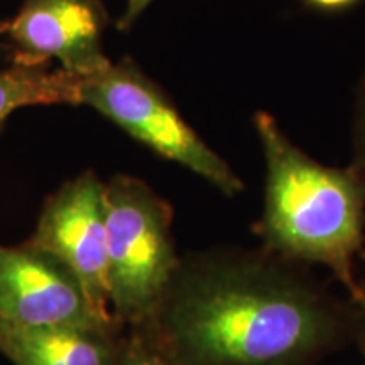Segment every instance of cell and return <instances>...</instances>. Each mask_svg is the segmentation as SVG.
I'll return each instance as SVG.
<instances>
[{"mask_svg": "<svg viewBox=\"0 0 365 365\" xmlns=\"http://www.w3.org/2000/svg\"><path fill=\"white\" fill-rule=\"evenodd\" d=\"M81 76L44 65H17L0 71V125L9 113L29 105L81 103Z\"/></svg>", "mask_w": 365, "mask_h": 365, "instance_id": "9c48e42d", "label": "cell"}, {"mask_svg": "<svg viewBox=\"0 0 365 365\" xmlns=\"http://www.w3.org/2000/svg\"><path fill=\"white\" fill-rule=\"evenodd\" d=\"M103 188L93 171L68 181L46 200L29 240L66 262L83 282L97 312L115 322L108 299Z\"/></svg>", "mask_w": 365, "mask_h": 365, "instance_id": "8992f818", "label": "cell"}, {"mask_svg": "<svg viewBox=\"0 0 365 365\" xmlns=\"http://www.w3.org/2000/svg\"><path fill=\"white\" fill-rule=\"evenodd\" d=\"M308 11L317 14H325V16H339L354 11L364 0H299Z\"/></svg>", "mask_w": 365, "mask_h": 365, "instance_id": "4fadbf2b", "label": "cell"}, {"mask_svg": "<svg viewBox=\"0 0 365 365\" xmlns=\"http://www.w3.org/2000/svg\"><path fill=\"white\" fill-rule=\"evenodd\" d=\"M252 124L266 166L262 215L254 227L261 247L299 266L328 269L350 296L365 242V178L350 164L317 161L269 112H255Z\"/></svg>", "mask_w": 365, "mask_h": 365, "instance_id": "7a4b0ae2", "label": "cell"}, {"mask_svg": "<svg viewBox=\"0 0 365 365\" xmlns=\"http://www.w3.org/2000/svg\"><path fill=\"white\" fill-rule=\"evenodd\" d=\"M153 2L154 0H129L124 14H122L120 21L117 22L118 29L120 31L130 29V27L134 26V22L140 17V14H143Z\"/></svg>", "mask_w": 365, "mask_h": 365, "instance_id": "5bb4252c", "label": "cell"}, {"mask_svg": "<svg viewBox=\"0 0 365 365\" xmlns=\"http://www.w3.org/2000/svg\"><path fill=\"white\" fill-rule=\"evenodd\" d=\"M355 314L309 267L264 247L181 255L140 344L175 365H318L354 344Z\"/></svg>", "mask_w": 365, "mask_h": 365, "instance_id": "6da1fadb", "label": "cell"}, {"mask_svg": "<svg viewBox=\"0 0 365 365\" xmlns=\"http://www.w3.org/2000/svg\"><path fill=\"white\" fill-rule=\"evenodd\" d=\"M125 340L122 327L0 328V352L16 365H117Z\"/></svg>", "mask_w": 365, "mask_h": 365, "instance_id": "ba28073f", "label": "cell"}, {"mask_svg": "<svg viewBox=\"0 0 365 365\" xmlns=\"http://www.w3.org/2000/svg\"><path fill=\"white\" fill-rule=\"evenodd\" d=\"M81 103L90 105L158 156L203 178L225 196L245 191L232 166L182 118L168 93L129 58L86 76Z\"/></svg>", "mask_w": 365, "mask_h": 365, "instance_id": "277c9868", "label": "cell"}, {"mask_svg": "<svg viewBox=\"0 0 365 365\" xmlns=\"http://www.w3.org/2000/svg\"><path fill=\"white\" fill-rule=\"evenodd\" d=\"M117 365H175L163 359L161 355L154 354L148 346L140 344L135 336H132L127 331V340L122 350L120 359H118Z\"/></svg>", "mask_w": 365, "mask_h": 365, "instance_id": "8fae6325", "label": "cell"}, {"mask_svg": "<svg viewBox=\"0 0 365 365\" xmlns=\"http://www.w3.org/2000/svg\"><path fill=\"white\" fill-rule=\"evenodd\" d=\"M352 301L355 327H354V345L365 357V277L357 281L355 291L349 296Z\"/></svg>", "mask_w": 365, "mask_h": 365, "instance_id": "7c38bea8", "label": "cell"}, {"mask_svg": "<svg viewBox=\"0 0 365 365\" xmlns=\"http://www.w3.org/2000/svg\"><path fill=\"white\" fill-rule=\"evenodd\" d=\"M66 327L120 325L97 312L83 282L58 255L31 240L0 245V328Z\"/></svg>", "mask_w": 365, "mask_h": 365, "instance_id": "5b68a950", "label": "cell"}, {"mask_svg": "<svg viewBox=\"0 0 365 365\" xmlns=\"http://www.w3.org/2000/svg\"><path fill=\"white\" fill-rule=\"evenodd\" d=\"M107 281L113 318L134 328L149 317L180 262L173 207L148 182L117 175L103 188Z\"/></svg>", "mask_w": 365, "mask_h": 365, "instance_id": "3957f363", "label": "cell"}, {"mask_svg": "<svg viewBox=\"0 0 365 365\" xmlns=\"http://www.w3.org/2000/svg\"><path fill=\"white\" fill-rule=\"evenodd\" d=\"M355 168L365 178V73L355 86L354 112H352V161Z\"/></svg>", "mask_w": 365, "mask_h": 365, "instance_id": "30bf717a", "label": "cell"}, {"mask_svg": "<svg viewBox=\"0 0 365 365\" xmlns=\"http://www.w3.org/2000/svg\"><path fill=\"white\" fill-rule=\"evenodd\" d=\"M107 22L100 0H24L0 33L11 38L17 65H46L54 58L65 71L86 78L112 63L102 48Z\"/></svg>", "mask_w": 365, "mask_h": 365, "instance_id": "52a82bcc", "label": "cell"}]
</instances>
